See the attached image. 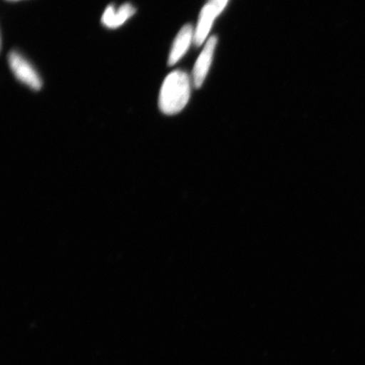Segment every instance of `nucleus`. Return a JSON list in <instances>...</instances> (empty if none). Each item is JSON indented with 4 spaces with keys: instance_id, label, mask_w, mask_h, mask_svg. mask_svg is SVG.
I'll return each mask as SVG.
<instances>
[{
    "instance_id": "5",
    "label": "nucleus",
    "mask_w": 365,
    "mask_h": 365,
    "mask_svg": "<svg viewBox=\"0 0 365 365\" xmlns=\"http://www.w3.org/2000/svg\"><path fill=\"white\" fill-rule=\"evenodd\" d=\"M194 35L192 26L186 25L182 27L173 43L170 58H168V66H175L185 56L188 51L190 43L194 42Z\"/></svg>"
},
{
    "instance_id": "2",
    "label": "nucleus",
    "mask_w": 365,
    "mask_h": 365,
    "mask_svg": "<svg viewBox=\"0 0 365 365\" xmlns=\"http://www.w3.org/2000/svg\"><path fill=\"white\" fill-rule=\"evenodd\" d=\"M8 62L18 81L34 91L42 88L43 81L38 73L20 53L11 51L9 53Z\"/></svg>"
},
{
    "instance_id": "1",
    "label": "nucleus",
    "mask_w": 365,
    "mask_h": 365,
    "mask_svg": "<svg viewBox=\"0 0 365 365\" xmlns=\"http://www.w3.org/2000/svg\"><path fill=\"white\" fill-rule=\"evenodd\" d=\"M190 97V80L182 71H175L164 80L160 90V110L167 115L179 113L188 103Z\"/></svg>"
},
{
    "instance_id": "3",
    "label": "nucleus",
    "mask_w": 365,
    "mask_h": 365,
    "mask_svg": "<svg viewBox=\"0 0 365 365\" xmlns=\"http://www.w3.org/2000/svg\"><path fill=\"white\" fill-rule=\"evenodd\" d=\"M217 43L216 36H212L207 41L202 53L196 61L193 70V82L196 88H200L207 76L210 66L212 65L214 51Z\"/></svg>"
},
{
    "instance_id": "7",
    "label": "nucleus",
    "mask_w": 365,
    "mask_h": 365,
    "mask_svg": "<svg viewBox=\"0 0 365 365\" xmlns=\"http://www.w3.org/2000/svg\"><path fill=\"white\" fill-rule=\"evenodd\" d=\"M228 0H211L210 4L217 13V16L225 10Z\"/></svg>"
},
{
    "instance_id": "8",
    "label": "nucleus",
    "mask_w": 365,
    "mask_h": 365,
    "mask_svg": "<svg viewBox=\"0 0 365 365\" xmlns=\"http://www.w3.org/2000/svg\"><path fill=\"white\" fill-rule=\"evenodd\" d=\"M10 1H17V0H10Z\"/></svg>"
},
{
    "instance_id": "4",
    "label": "nucleus",
    "mask_w": 365,
    "mask_h": 365,
    "mask_svg": "<svg viewBox=\"0 0 365 365\" xmlns=\"http://www.w3.org/2000/svg\"><path fill=\"white\" fill-rule=\"evenodd\" d=\"M136 9L130 3L122 4L116 8L114 6H108L104 11L102 16V23L109 29H116L124 25L125 23L135 15Z\"/></svg>"
},
{
    "instance_id": "6",
    "label": "nucleus",
    "mask_w": 365,
    "mask_h": 365,
    "mask_svg": "<svg viewBox=\"0 0 365 365\" xmlns=\"http://www.w3.org/2000/svg\"><path fill=\"white\" fill-rule=\"evenodd\" d=\"M217 16V13L211 6V4H207L200 12L197 27H196L194 35V43L200 47L204 43L205 38L211 30L213 21Z\"/></svg>"
}]
</instances>
